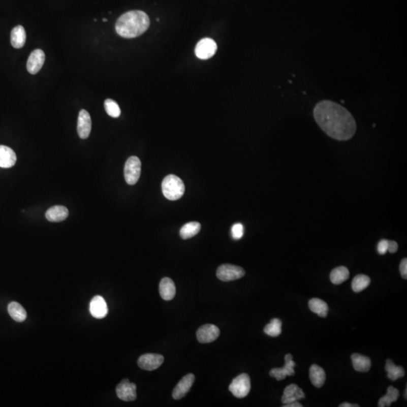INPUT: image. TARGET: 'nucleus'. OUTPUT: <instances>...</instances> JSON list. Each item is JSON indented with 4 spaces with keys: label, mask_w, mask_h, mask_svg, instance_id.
I'll return each mask as SVG.
<instances>
[{
    "label": "nucleus",
    "mask_w": 407,
    "mask_h": 407,
    "mask_svg": "<svg viewBox=\"0 0 407 407\" xmlns=\"http://www.w3.org/2000/svg\"><path fill=\"white\" fill-rule=\"evenodd\" d=\"M313 113L317 124L329 137L335 140H350L356 133V121L353 115L334 101H320L315 107Z\"/></svg>",
    "instance_id": "obj_1"
},
{
    "label": "nucleus",
    "mask_w": 407,
    "mask_h": 407,
    "mask_svg": "<svg viewBox=\"0 0 407 407\" xmlns=\"http://www.w3.org/2000/svg\"><path fill=\"white\" fill-rule=\"evenodd\" d=\"M150 24L149 16L143 11L134 10L123 14L115 23V30L120 37L136 38L144 34Z\"/></svg>",
    "instance_id": "obj_2"
},
{
    "label": "nucleus",
    "mask_w": 407,
    "mask_h": 407,
    "mask_svg": "<svg viewBox=\"0 0 407 407\" xmlns=\"http://www.w3.org/2000/svg\"><path fill=\"white\" fill-rule=\"evenodd\" d=\"M164 196L168 200L180 199L185 192V185L180 177L170 174L163 180L162 184Z\"/></svg>",
    "instance_id": "obj_3"
},
{
    "label": "nucleus",
    "mask_w": 407,
    "mask_h": 407,
    "mask_svg": "<svg viewBox=\"0 0 407 407\" xmlns=\"http://www.w3.org/2000/svg\"><path fill=\"white\" fill-rule=\"evenodd\" d=\"M251 388V379L249 375L242 373L232 380L229 388V391L237 398H244L248 395Z\"/></svg>",
    "instance_id": "obj_4"
},
{
    "label": "nucleus",
    "mask_w": 407,
    "mask_h": 407,
    "mask_svg": "<svg viewBox=\"0 0 407 407\" xmlns=\"http://www.w3.org/2000/svg\"><path fill=\"white\" fill-rule=\"evenodd\" d=\"M124 178L129 185L137 183L141 173V162L137 156H131L124 165Z\"/></svg>",
    "instance_id": "obj_5"
},
{
    "label": "nucleus",
    "mask_w": 407,
    "mask_h": 407,
    "mask_svg": "<svg viewBox=\"0 0 407 407\" xmlns=\"http://www.w3.org/2000/svg\"><path fill=\"white\" fill-rule=\"evenodd\" d=\"M245 274V271L240 266L235 265L224 264L220 266L216 271V276L223 281L238 280Z\"/></svg>",
    "instance_id": "obj_6"
},
{
    "label": "nucleus",
    "mask_w": 407,
    "mask_h": 407,
    "mask_svg": "<svg viewBox=\"0 0 407 407\" xmlns=\"http://www.w3.org/2000/svg\"><path fill=\"white\" fill-rule=\"evenodd\" d=\"M217 45L210 38H204L197 43L196 47V56L202 60H207L216 54Z\"/></svg>",
    "instance_id": "obj_7"
},
{
    "label": "nucleus",
    "mask_w": 407,
    "mask_h": 407,
    "mask_svg": "<svg viewBox=\"0 0 407 407\" xmlns=\"http://www.w3.org/2000/svg\"><path fill=\"white\" fill-rule=\"evenodd\" d=\"M285 363L284 367L274 368L269 372L270 377H274L277 381L285 380L287 377H292L295 374L294 367L296 363L293 361V356L291 354H288L285 356Z\"/></svg>",
    "instance_id": "obj_8"
},
{
    "label": "nucleus",
    "mask_w": 407,
    "mask_h": 407,
    "mask_svg": "<svg viewBox=\"0 0 407 407\" xmlns=\"http://www.w3.org/2000/svg\"><path fill=\"white\" fill-rule=\"evenodd\" d=\"M116 394L120 400L124 401H133L137 397V386L130 383L129 380H124L116 387Z\"/></svg>",
    "instance_id": "obj_9"
},
{
    "label": "nucleus",
    "mask_w": 407,
    "mask_h": 407,
    "mask_svg": "<svg viewBox=\"0 0 407 407\" xmlns=\"http://www.w3.org/2000/svg\"><path fill=\"white\" fill-rule=\"evenodd\" d=\"M164 357L159 354H146L140 357L138 366L145 370L152 371L158 369L163 363Z\"/></svg>",
    "instance_id": "obj_10"
},
{
    "label": "nucleus",
    "mask_w": 407,
    "mask_h": 407,
    "mask_svg": "<svg viewBox=\"0 0 407 407\" xmlns=\"http://www.w3.org/2000/svg\"><path fill=\"white\" fill-rule=\"evenodd\" d=\"M45 60L44 51L36 49L31 52L26 63V69L30 74L35 75L41 70Z\"/></svg>",
    "instance_id": "obj_11"
},
{
    "label": "nucleus",
    "mask_w": 407,
    "mask_h": 407,
    "mask_svg": "<svg viewBox=\"0 0 407 407\" xmlns=\"http://www.w3.org/2000/svg\"><path fill=\"white\" fill-rule=\"evenodd\" d=\"M220 329L213 324H205L198 330L197 339L201 343H210L219 337Z\"/></svg>",
    "instance_id": "obj_12"
},
{
    "label": "nucleus",
    "mask_w": 407,
    "mask_h": 407,
    "mask_svg": "<svg viewBox=\"0 0 407 407\" xmlns=\"http://www.w3.org/2000/svg\"><path fill=\"white\" fill-rule=\"evenodd\" d=\"M90 312L93 318L102 319L108 313V307L105 299L101 296H96L90 302Z\"/></svg>",
    "instance_id": "obj_13"
},
{
    "label": "nucleus",
    "mask_w": 407,
    "mask_h": 407,
    "mask_svg": "<svg viewBox=\"0 0 407 407\" xmlns=\"http://www.w3.org/2000/svg\"><path fill=\"white\" fill-rule=\"evenodd\" d=\"M195 375L193 373L187 374L182 377L178 384L173 391L172 396L175 400H180L191 389L195 382Z\"/></svg>",
    "instance_id": "obj_14"
},
{
    "label": "nucleus",
    "mask_w": 407,
    "mask_h": 407,
    "mask_svg": "<svg viewBox=\"0 0 407 407\" xmlns=\"http://www.w3.org/2000/svg\"><path fill=\"white\" fill-rule=\"evenodd\" d=\"M91 131V118L90 114L85 110L79 112L78 117L77 132L79 137L87 139L89 137Z\"/></svg>",
    "instance_id": "obj_15"
},
{
    "label": "nucleus",
    "mask_w": 407,
    "mask_h": 407,
    "mask_svg": "<svg viewBox=\"0 0 407 407\" xmlns=\"http://www.w3.org/2000/svg\"><path fill=\"white\" fill-rule=\"evenodd\" d=\"M305 395L303 391L298 385L292 384L286 387L281 397V402L284 404L293 403L305 398Z\"/></svg>",
    "instance_id": "obj_16"
},
{
    "label": "nucleus",
    "mask_w": 407,
    "mask_h": 407,
    "mask_svg": "<svg viewBox=\"0 0 407 407\" xmlns=\"http://www.w3.org/2000/svg\"><path fill=\"white\" fill-rule=\"evenodd\" d=\"M69 210L65 206L56 205L54 207H50L46 213L45 217L50 222H61L68 218Z\"/></svg>",
    "instance_id": "obj_17"
},
{
    "label": "nucleus",
    "mask_w": 407,
    "mask_h": 407,
    "mask_svg": "<svg viewBox=\"0 0 407 407\" xmlns=\"http://www.w3.org/2000/svg\"><path fill=\"white\" fill-rule=\"evenodd\" d=\"M159 294L165 301L174 299L176 294V287L174 281L169 277H164L159 284Z\"/></svg>",
    "instance_id": "obj_18"
},
{
    "label": "nucleus",
    "mask_w": 407,
    "mask_h": 407,
    "mask_svg": "<svg viewBox=\"0 0 407 407\" xmlns=\"http://www.w3.org/2000/svg\"><path fill=\"white\" fill-rule=\"evenodd\" d=\"M16 154L13 149L0 145V168H12L16 163Z\"/></svg>",
    "instance_id": "obj_19"
},
{
    "label": "nucleus",
    "mask_w": 407,
    "mask_h": 407,
    "mask_svg": "<svg viewBox=\"0 0 407 407\" xmlns=\"http://www.w3.org/2000/svg\"><path fill=\"white\" fill-rule=\"evenodd\" d=\"M26 40V31L21 25L15 26L11 33V43L15 48H23Z\"/></svg>",
    "instance_id": "obj_20"
},
{
    "label": "nucleus",
    "mask_w": 407,
    "mask_h": 407,
    "mask_svg": "<svg viewBox=\"0 0 407 407\" xmlns=\"http://www.w3.org/2000/svg\"><path fill=\"white\" fill-rule=\"evenodd\" d=\"M309 377L311 383L316 388H321L325 383V371L321 366L313 364L310 368Z\"/></svg>",
    "instance_id": "obj_21"
},
{
    "label": "nucleus",
    "mask_w": 407,
    "mask_h": 407,
    "mask_svg": "<svg viewBox=\"0 0 407 407\" xmlns=\"http://www.w3.org/2000/svg\"><path fill=\"white\" fill-rule=\"evenodd\" d=\"M354 369L358 372H368L370 369L371 361L367 357L360 354H353L351 357Z\"/></svg>",
    "instance_id": "obj_22"
},
{
    "label": "nucleus",
    "mask_w": 407,
    "mask_h": 407,
    "mask_svg": "<svg viewBox=\"0 0 407 407\" xmlns=\"http://www.w3.org/2000/svg\"><path fill=\"white\" fill-rule=\"evenodd\" d=\"M8 311L12 319L17 322H23L26 318V311L21 304L12 302L8 305Z\"/></svg>",
    "instance_id": "obj_23"
},
{
    "label": "nucleus",
    "mask_w": 407,
    "mask_h": 407,
    "mask_svg": "<svg viewBox=\"0 0 407 407\" xmlns=\"http://www.w3.org/2000/svg\"><path fill=\"white\" fill-rule=\"evenodd\" d=\"M308 306H309L310 310L318 316L322 317V318L327 316L329 310L328 305L322 299H318V298L310 299L308 302Z\"/></svg>",
    "instance_id": "obj_24"
},
{
    "label": "nucleus",
    "mask_w": 407,
    "mask_h": 407,
    "mask_svg": "<svg viewBox=\"0 0 407 407\" xmlns=\"http://www.w3.org/2000/svg\"><path fill=\"white\" fill-rule=\"evenodd\" d=\"M385 370L387 372L388 378L392 381H396L398 379L404 377L405 371L402 366H397L394 364L391 360H387L385 365Z\"/></svg>",
    "instance_id": "obj_25"
},
{
    "label": "nucleus",
    "mask_w": 407,
    "mask_h": 407,
    "mask_svg": "<svg viewBox=\"0 0 407 407\" xmlns=\"http://www.w3.org/2000/svg\"><path fill=\"white\" fill-rule=\"evenodd\" d=\"M201 230V224L198 222H190L181 228L180 235L182 239H189L197 235Z\"/></svg>",
    "instance_id": "obj_26"
},
{
    "label": "nucleus",
    "mask_w": 407,
    "mask_h": 407,
    "mask_svg": "<svg viewBox=\"0 0 407 407\" xmlns=\"http://www.w3.org/2000/svg\"><path fill=\"white\" fill-rule=\"evenodd\" d=\"M349 271L345 266H339L332 270L330 273V280L334 285H340L348 280L349 277Z\"/></svg>",
    "instance_id": "obj_27"
},
{
    "label": "nucleus",
    "mask_w": 407,
    "mask_h": 407,
    "mask_svg": "<svg viewBox=\"0 0 407 407\" xmlns=\"http://www.w3.org/2000/svg\"><path fill=\"white\" fill-rule=\"evenodd\" d=\"M399 391L393 386H389L387 390V394L379 400L380 407L390 406L391 403L397 401L399 397Z\"/></svg>",
    "instance_id": "obj_28"
},
{
    "label": "nucleus",
    "mask_w": 407,
    "mask_h": 407,
    "mask_svg": "<svg viewBox=\"0 0 407 407\" xmlns=\"http://www.w3.org/2000/svg\"><path fill=\"white\" fill-rule=\"evenodd\" d=\"M370 278L369 276L365 274H358L354 277L352 280V288L355 292L359 293L368 288L370 284Z\"/></svg>",
    "instance_id": "obj_29"
},
{
    "label": "nucleus",
    "mask_w": 407,
    "mask_h": 407,
    "mask_svg": "<svg viewBox=\"0 0 407 407\" xmlns=\"http://www.w3.org/2000/svg\"><path fill=\"white\" fill-rule=\"evenodd\" d=\"M282 322L277 318H273L271 322L265 327L264 332L271 337H277L281 333Z\"/></svg>",
    "instance_id": "obj_30"
},
{
    "label": "nucleus",
    "mask_w": 407,
    "mask_h": 407,
    "mask_svg": "<svg viewBox=\"0 0 407 407\" xmlns=\"http://www.w3.org/2000/svg\"><path fill=\"white\" fill-rule=\"evenodd\" d=\"M106 112L113 118H118L121 115V110L116 102L112 99H107L104 102Z\"/></svg>",
    "instance_id": "obj_31"
},
{
    "label": "nucleus",
    "mask_w": 407,
    "mask_h": 407,
    "mask_svg": "<svg viewBox=\"0 0 407 407\" xmlns=\"http://www.w3.org/2000/svg\"><path fill=\"white\" fill-rule=\"evenodd\" d=\"M244 235V226L241 224H235L232 228V238L235 240L241 239Z\"/></svg>",
    "instance_id": "obj_32"
},
{
    "label": "nucleus",
    "mask_w": 407,
    "mask_h": 407,
    "mask_svg": "<svg viewBox=\"0 0 407 407\" xmlns=\"http://www.w3.org/2000/svg\"><path fill=\"white\" fill-rule=\"evenodd\" d=\"M388 240L383 239L379 242L378 246H377V249H378L379 254L381 255H384L388 251Z\"/></svg>",
    "instance_id": "obj_33"
},
{
    "label": "nucleus",
    "mask_w": 407,
    "mask_h": 407,
    "mask_svg": "<svg viewBox=\"0 0 407 407\" xmlns=\"http://www.w3.org/2000/svg\"><path fill=\"white\" fill-rule=\"evenodd\" d=\"M400 271L403 278H407V260L403 259L400 264Z\"/></svg>",
    "instance_id": "obj_34"
},
{
    "label": "nucleus",
    "mask_w": 407,
    "mask_h": 407,
    "mask_svg": "<svg viewBox=\"0 0 407 407\" xmlns=\"http://www.w3.org/2000/svg\"><path fill=\"white\" fill-rule=\"evenodd\" d=\"M388 251H389L391 254H394L397 252L398 249V244L396 241H388Z\"/></svg>",
    "instance_id": "obj_35"
},
{
    "label": "nucleus",
    "mask_w": 407,
    "mask_h": 407,
    "mask_svg": "<svg viewBox=\"0 0 407 407\" xmlns=\"http://www.w3.org/2000/svg\"><path fill=\"white\" fill-rule=\"evenodd\" d=\"M284 407H302V405L300 404L298 401L293 402V403H288V404L284 405Z\"/></svg>",
    "instance_id": "obj_36"
},
{
    "label": "nucleus",
    "mask_w": 407,
    "mask_h": 407,
    "mask_svg": "<svg viewBox=\"0 0 407 407\" xmlns=\"http://www.w3.org/2000/svg\"><path fill=\"white\" fill-rule=\"evenodd\" d=\"M358 404H351V403H341V405H339V407H358Z\"/></svg>",
    "instance_id": "obj_37"
},
{
    "label": "nucleus",
    "mask_w": 407,
    "mask_h": 407,
    "mask_svg": "<svg viewBox=\"0 0 407 407\" xmlns=\"http://www.w3.org/2000/svg\"><path fill=\"white\" fill-rule=\"evenodd\" d=\"M103 21H104V22H107V18H104V19H103Z\"/></svg>",
    "instance_id": "obj_38"
},
{
    "label": "nucleus",
    "mask_w": 407,
    "mask_h": 407,
    "mask_svg": "<svg viewBox=\"0 0 407 407\" xmlns=\"http://www.w3.org/2000/svg\"><path fill=\"white\" fill-rule=\"evenodd\" d=\"M405 398L406 399V391H405Z\"/></svg>",
    "instance_id": "obj_39"
}]
</instances>
